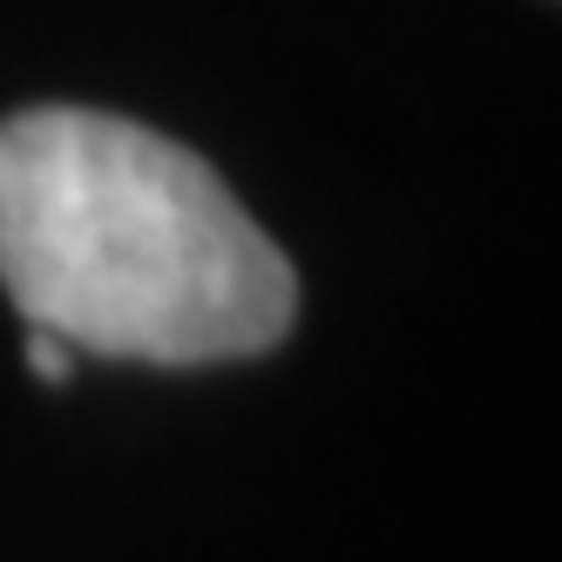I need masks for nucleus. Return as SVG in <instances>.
I'll list each match as a JSON object with an SVG mask.
<instances>
[{"instance_id":"f257e3e1","label":"nucleus","mask_w":562,"mask_h":562,"mask_svg":"<svg viewBox=\"0 0 562 562\" xmlns=\"http://www.w3.org/2000/svg\"><path fill=\"white\" fill-rule=\"evenodd\" d=\"M0 285L75 352L211 367L292 333L299 271L183 143L102 109L0 123Z\"/></svg>"},{"instance_id":"f03ea898","label":"nucleus","mask_w":562,"mask_h":562,"mask_svg":"<svg viewBox=\"0 0 562 562\" xmlns=\"http://www.w3.org/2000/svg\"><path fill=\"white\" fill-rule=\"evenodd\" d=\"M75 359H82V352H75L68 339H55V333H34V326H27V373H34V380L61 386V380L75 373Z\"/></svg>"}]
</instances>
